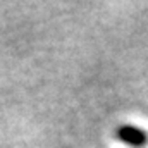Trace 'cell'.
<instances>
[{"instance_id":"cell-1","label":"cell","mask_w":148,"mask_h":148,"mask_svg":"<svg viewBox=\"0 0 148 148\" xmlns=\"http://www.w3.org/2000/svg\"><path fill=\"white\" fill-rule=\"evenodd\" d=\"M115 134H117V140H121L122 143H126L129 147H134V148L143 147V145H147V141H148L147 131H143L140 127H134V126H129V124L121 126L115 131Z\"/></svg>"}]
</instances>
